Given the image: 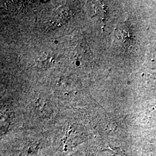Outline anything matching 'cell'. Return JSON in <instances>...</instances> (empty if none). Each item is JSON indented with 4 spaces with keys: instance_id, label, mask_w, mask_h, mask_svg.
Masks as SVG:
<instances>
[{
    "instance_id": "cell-1",
    "label": "cell",
    "mask_w": 156,
    "mask_h": 156,
    "mask_svg": "<svg viewBox=\"0 0 156 156\" xmlns=\"http://www.w3.org/2000/svg\"><path fill=\"white\" fill-rule=\"evenodd\" d=\"M69 17L68 11L67 9L61 8L57 11L53 17V24H62L66 22Z\"/></svg>"
}]
</instances>
